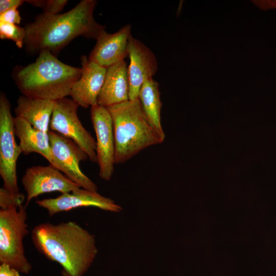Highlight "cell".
<instances>
[{
  "instance_id": "cell-1",
  "label": "cell",
  "mask_w": 276,
  "mask_h": 276,
  "mask_svg": "<svg viewBox=\"0 0 276 276\" xmlns=\"http://www.w3.org/2000/svg\"><path fill=\"white\" fill-rule=\"evenodd\" d=\"M97 4L96 0H82L64 13L36 15L24 27L26 52L34 55L48 51L55 55L77 37L97 39L105 29L94 19Z\"/></svg>"
},
{
  "instance_id": "cell-2",
  "label": "cell",
  "mask_w": 276,
  "mask_h": 276,
  "mask_svg": "<svg viewBox=\"0 0 276 276\" xmlns=\"http://www.w3.org/2000/svg\"><path fill=\"white\" fill-rule=\"evenodd\" d=\"M31 239L40 254L61 266L62 276H83L98 254L94 235L72 221L37 224Z\"/></svg>"
},
{
  "instance_id": "cell-3",
  "label": "cell",
  "mask_w": 276,
  "mask_h": 276,
  "mask_svg": "<svg viewBox=\"0 0 276 276\" xmlns=\"http://www.w3.org/2000/svg\"><path fill=\"white\" fill-rule=\"evenodd\" d=\"M81 72V67L66 64L43 51L35 62L15 66L12 77L22 95L56 101L70 96Z\"/></svg>"
},
{
  "instance_id": "cell-4",
  "label": "cell",
  "mask_w": 276,
  "mask_h": 276,
  "mask_svg": "<svg viewBox=\"0 0 276 276\" xmlns=\"http://www.w3.org/2000/svg\"><path fill=\"white\" fill-rule=\"evenodd\" d=\"M107 108L113 124L116 164H123L143 149L164 141L147 121L139 98Z\"/></svg>"
},
{
  "instance_id": "cell-5",
  "label": "cell",
  "mask_w": 276,
  "mask_h": 276,
  "mask_svg": "<svg viewBox=\"0 0 276 276\" xmlns=\"http://www.w3.org/2000/svg\"><path fill=\"white\" fill-rule=\"evenodd\" d=\"M27 218L24 205L0 210V263L24 274L32 270L24 245V238L29 233Z\"/></svg>"
},
{
  "instance_id": "cell-6",
  "label": "cell",
  "mask_w": 276,
  "mask_h": 276,
  "mask_svg": "<svg viewBox=\"0 0 276 276\" xmlns=\"http://www.w3.org/2000/svg\"><path fill=\"white\" fill-rule=\"evenodd\" d=\"M11 104L3 92L0 93V175L5 189L19 193L16 163L21 148L15 140Z\"/></svg>"
},
{
  "instance_id": "cell-7",
  "label": "cell",
  "mask_w": 276,
  "mask_h": 276,
  "mask_svg": "<svg viewBox=\"0 0 276 276\" xmlns=\"http://www.w3.org/2000/svg\"><path fill=\"white\" fill-rule=\"evenodd\" d=\"M79 105L67 97L55 101L50 128L51 130L73 140L87 154L88 159L97 163L96 141L79 120Z\"/></svg>"
},
{
  "instance_id": "cell-8",
  "label": "cell",
  "mask_w": 276,
  "mask_h": 276,
  "mask_svg": "<svg viewBox=\"0 0 276 276\" xmlns=\"http://www.w3.org/2000/svg\"><path fill=\"white\" fill-rule=\"evenodd\" d=\"M48 133L52 155L51 165L82 189L97 192V185L80 169V163L88 158L86 153L71 139L52 130Z\"/></svg>"
},
{
  "instance_id": "cell-9",
  "label": "cell",
  "mask_w": 276,
  "mask_h": 276,
  "mask_svg": "<svg viewBox=\"0 0 276 276\" xmlns=\"http://www.w3.org/2000/svg\"><path fill=\"white\" fill-rule=\"evenodd\" d=\"M90 118L96 136V153L101 179L109 181L116 164V147L113 124L107 107H90Z\"/></svg>"
},
{
  "instance_id": "cell-10",
  "label": "cell",
  "mask_w": 276,
  "mask_h": 276,
  "mask_svg": "<svg viewBox=\"0 0 276 276\" xmlns=\"http://www.w3.org/2000/svg\"><path fill=\"white\" fill-rule=\"evenodd\" d=\"M21 184L26 193V207L33 198L42 194L70 193L81 188L51 165L28 168L22 177Z\"/></svg>"
},
{
  "instance_id": "cell-11",
  "label": "cell",
  "mask_w": 276,
  "mask_h": 276,
  "mask_svg": "<svg viewBox=\"0 0 276 276\" xmlns=\"http://www.w3.org/2000/svg\"><path fill=\"white\" fill-rule=\"evenodd\" d=\"M36 203L45 209L50 217L81 207L94 206L114 213L122 211V208L112 199L102 196L97 192L81 188L70 193H62L56 198L37 200Z\"/></svg>"
},
{
  "instance_id": "cell-12",
  "label": "cell",
  "mask_w": 276,
  "mask_h": 276,
  "mask_svg": "<svg viewBox=\"0 0 276 276\" xmlns=\"http://www.w3.org/2000/svg\"><path fill=\"white\" fill-rule=\"evenodd\" d=\"M128 51L130 59L128 67L129 99L133 100L138 98L144 82L152 78L158 70V63L153 52L131 34L128 40Z\"/></svg>"
},
{
  "instance_id": "cell-13",
  "label": "cell",
  "mask_w": 276,
  "mask_h": 276,
  "mask_svg": "<svg viewBox=\"0 0 276 276\" xmlns=\"http://www.w3.org/2000/svg\"><path fill=\"white\" fill-rule=\"evenodd\" d=\"M131 28V25L128 24L113 34L103 31L97 38L88 59L105 68L125 60L128 55Z\"/></svg>"
},
{
  "instance_id": "cell-14",
  "label": "cell",
  "mask_w": 276,
  "mask_h": 276,
  "mask_svg": "<svg viewBox=\"0 0 276 276\" xmlns=\"http://www.w3.org/2000/svg\"><path fill=\"white\" fill-rule=\"evenodd\" d=\"M81 76L74 84L70 96L79 106L86 108L98 105L106 68L90 61L86 55L81 57Z\"/></svg>"
},
{
  "instance_id": "cell-15",
  "label": "cell",
  "mask_w": 276,
  "mask_h": 276,
  "mask_svg": "<svg viewBox=\"0 0 276 276\" xmlns=\"http://www.w3.org/2000/svg\"><path fill=\"white\" fill-rule=\"evenodd\" d=\"M129 92L128 66L123 60L106 68L98 105L108 107L128 101Z\"/></svg>"
},
{
  "instance_id": "cell-16",
  "label": "cell",
  "mask_w": 276,
  "mask_h": 276,
  "mask_svg": "<svg viewBox=\"0 0 276 276\" xmlns=\"http://www.w3.org/2000/svg\"><path fill=\"white\" fill-rule=\"evenodd\" d=\"M14 109L16 117L26 120L34 128L48 133L55 101L21 95Z\"/></svg>"
},
{
  "instance_id": "cell-17",
  "label": "cell",
  "mask_w": 276,
  "mask_h": 276,
  "mask_svg": "<svg viewBox=\"0 0 276 276\" xmlns=\"http://www.w3.org/2000/svg\"><path fill=\"white\" fill-rule=\"evenodd\" d=\"M14 127L22 153L25 155L37 153L52 165V155L49 132L34 128L26 120L18 117H14Z\"/></svg>"
},
{
  "instance_id": "cell-18",
  "label": "cell",
  "mask_w": 276,
  "mask_h": 276,
  "mask_svg": "<svg viewBox=\"0 0 276 276\" xmlns=\"http://www.w3.org/2000/svg\"><path fill=\"white\" fill-rule=\"evenodd\" d=\"M138 98L147 121L164 140L165 133L160 118L163 103L160 98L158 83L153 78L145 80L141 87Z\"/></svg>"
},
{
  "instance_id": "cell-19",
  "label": "cell",
  "mask_w": 276,
  "mask_h": 276,
  "mask_svg": "<svg viewBox=\"0 0 276 276\" xmlns=\"http://www.w3.org/2000/svg\"><path fill=\"white\" fill-rule=\"evenodd\" d=\"M26 32L25 27L17 25L0 22V38L14 41L18 48H22L25 44Z\"/></svg>"
},
{
  "instance_id": "cell-20",
  "label": "cell",
  "mask_w": 276,
  "mask_h": 276,
  "mask_svg": "<svg viewBox=\"0 0 276 276\" xmlns=\"http://www.w3.org/2000/svg\"><path fill=\"white\" fill-rule=\"evenodd\" d=\"M24 194L19 193H12L4 187L0 188V208L5 210L12 206L17 208L23 205L25 199Z\"/></svg>"
},
{
  "instance_id": "cell-21",
  "label": "cell",
  "mask_w": 276,
  "mask_h": 276,
  "mask_svg": "<svg viewBox=\"0 0 276 276\" xmlns=\"http://www.w3.org/2000/svg\"><path fill=\"white\" fill-rule=\"evenodd\" d=\"M30 4L41 8L44 13L58 14L63 9L68 1L67 0H29L25 1Z\"/></svg>"
},
{
  "instance_id": "cell-22",
  "label": "cell",
  "mask_w": 276,
  "mask_h": 276,
  "mask_svg": "<svg viewBox=\"0 0 276 276\" xmlns=\"http://www.w3.org/2000/svg\"><path fill=\"white\" fill-rule=\"evenodd\" d=\"M21 20L18 8H14L0 13V22L18 25Z\"/></svg>"
},
{
  "instance_id": "cell-23",
  "label": "cell",
  "mask_w": 276,
  "mask_h": 276,
  "mask_svg": "<svg viewBox=\"0 0 276 276\" xmlns=\"http://www.w3.org/2000/svg\"><path fill=\"white\" fill-rule=\"evenodd\" d=\"M25 2L22 0H1L0 13L14 8H18Z\"/></svg>"
},
{
  "instance_id": "cell-24",
  "label": "cell",
  "mask_w": 276,
  "mask_h": 276,
  "mask_svg": "<svg viewBox=\"0 0 276 276\" xmlns=\"http://www.w3.org/2000/svg\"><path fill=\"white\" fill-rule=\"evenodd\" d=\"M16 269L5 264L0 265V276H21Z\"/></svg>"
}]
</instances>
